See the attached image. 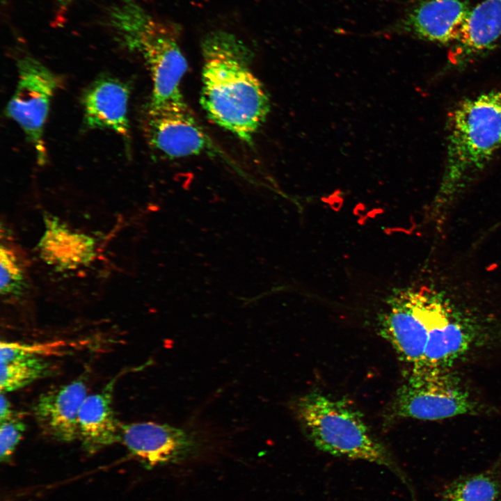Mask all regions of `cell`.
<instances>
[{"mask_svg":"<svg viewBox=\"0 0 501 501\" xmlns=\"http://www.w3.org/2000/svg\"><path fill=\"white\" fill-rule=\"evenodd\" d=\"M200 103L208 118L250 143L270 110L267 93L252 72L245 47L228 33H214L202 46Z\"/></svg>","mask_w":501,"mask_h":501,"instance_id":"cell-1","label":"cell"},{"mask_svg":"<svg viewBox=\"0 0 501 501\" xmlns=\"http://www.w3.org/2000/svg\"><path fill=\"white\" fill-rule=\"evenodd\" d=\"M104 22L117 41L140 54L149 68L152 81L149 104L184 100L180 84L188 64L172 29L136 0L113 3L106 11Z\"/></svg>","mask_w":501,"mask_h":501,"instance_id":"cell-2","label":"cell"},{"mask_svg":"<svg viewBox=\"0 0 501 501\" xmlns=\"http://www.w3.org/2000/svg\"><path fill=\"white\" fill-rule=\"evenodd\" d=\"M295 411L318 450L334 456L385 466L412 491L389 451L373 436L360 411L347 401L315 391L296 401Z\"/></svg>","mask_w":501,"mask_h":501,"instance_id":"cell-3","label":"cell"},{"mask_svg":"<svg viewBox=\"0 0 501 501\" xmlns=\"http://www.w3.org/2000/svg\"><path fill=\"white\" fill-rule=\"evenodd\" d=\"M447 163L438 194L445 202L482 169L501 145V93L461 103L450 122Z\"/></svg>","mask_w":501,"mask_h":501,"instance_id":"cell-4","label":"cell"},{"mask_svg":"<svg viewBox=\"0 0 501 501\" xmlns=\"http://www.w3.org/2000/svg\"><path fill=\"white\" fill-rule=\"evenodd\" d=\"M479 408L450 369L431 367L412 369L393 405L399 417L429 421L474 414Z\"/></svg>","mask_w":501,"mask_h":501,"instance_id":"cell-5","label":"cell"},{"mask_svg":"<svg viewBox=\"0 0 501 501\" xmlns=\"http://www.w3.org/2000/svg\"><path fill=\"white\" fill-rule=\"evenodd\" d=\"M17 66V84L6 106V114L22 128L35 150L38 163L44 165L47 161L44 128L51 98L61 80L30 55L20 57Z\"/></svg>","mask_w":501,"mask_h":501,"instance_id":"cell-6","label":"cell"},{"mask_svg":"<svg viewBox=\"0 0 501 501\" xmlns=\"http://www.w3.org/2000/svg\"><path fill=\"white\" fill-rule=\"evenodd\" d=\"M144 129L149 144L169 159L216 151L184 100L149 104Z\"/></svg>","mask_w":501,"mask_h":501,"instance_id":"cell-7","label":"cell"},{"mask_svg":"<svg viewBox=\"0 0 501 501\" xmlns=\"http://www.w3.org/2000/svg\"><path fill=\"white\" fill-rule=\"evenodd\" d=\"M380 333L411 370L421 366L428 337L424 288L396 290L379 319Z\"/></svg>","mask_w":501,"mask_h":501,"instance_id":"cell-8","label":"cell"},{"mask_svg":"<svg viewBox=\"0 0 501 501\" xmlns=\"http://www.w3.org/2000/svg\"><path fill=\"white\" fill-rule=\"evenodd\" d=\"M426 311L428 337L422 363L418 368L450 369L470 349L474 331L440 292L427 289Z\"/></svg>","mask_w":501,"mask_h":501,"instance_id":"cell-9","label":"cell"},{"mask_svg":"<svg viewBox=\"0 0 501 501\" xmlns=\"http://www.w3.org/2000/svg\"><path fill=\"white\" fill-rule=\"evenodd\" d=\"M120 442L147 468L182 461L198 447L192 433L152 422L121 424Z\"/></svg>","mask_w":501,"mask_h":501,"instance_id":"cell-10","label":"cell"},{"mask_svg":"<svg viewBox=\"0 0 501 501\" xmlns=\"http://www.w3.org/2000/svg\"><path fill=\"white\" fill-rule=\"evenodd\" d=\"M86 397L84 377L41 394L33 406V413L42 432L61 443L77 439L79 412Z\"/></svg>","mask_w":501,"mask_h":501,"instance_id":"cell-11","label":"cell"},{"mask_svg":"<svg viewBox=\"0 0 501 501\" xmlns=\"http://www.w3.org/2000/svg\"><path fill=\"white\" fill-rule=\"evenodd\" d=\"M471 7L470 0H423L405 15L401 28L424 40L454 43Z\"/></svg>","mask_w":501,"mask_h":501,"instance_id":"cell-12","label":"cell"},{"mask_svg":"<svg viewBox=\"0 0 501 501\" xmlns=\"http://www.w3.org/2000/svg\"><path fill=\"white\" fill-rule=\"evenodd\" d=\"M129 88L118 79L101 77L83 96L84 122L88 129H106L129 138Z\"/></svg>","mask_w":501,"mask_h":501,"instance_id":"cell-13","label":"cell"},{"mask_svg":"<svg viewBox=\"0 0 501 501\" xmlns=\"http://www.w3.org/2000/svg\"><path fill=\"white\" fill-rule=\"evenodd\" d=\"M45 231L38 244L41 259L56 271L88 266L95 257V239L44 213Z\"/></svg>","mask_w":501,"mask_h":501,"instance_id":"cell-14","label":"cell"},{"mask_svg":"<svg viewBox=\"0 0 501 501\" xmlns=\"http://www.w3.org/2000/svg\"><path fill=\"white\" fill-rule=\"evenodd\" d=\"M116 377L99 392L87 395L78 415V438L90 454L120 440V424L113 408Z\"/></svg>","mask_w":501,"mask_h":501,"instance_id":"cell-15","label":"cell"},{"mask_svg":"<svg viewBox=\"0 0 501 501\" xmlns=\"http://www.w3.org/2000/svg\"><path fill=\"white\" fill-rule=\"evenodd\" d=\"M501 42V0H483L469 10L455 41L458 56L472 55Z\"/></svg>","mask_w":501,"mask_h":501,"instance_id":"cell-16","label":"cell"},{"mask_svg":"<svg viewBox=\"0 0 501 501\" xmlns=\"http://www.w3.org/2000/svg\"><path fill=\"white\" fill-rule=\"evenodd\" d=\"M500 463L454 479L443 489L441 501H501Z\"/></svg>","mask_w":501,"mask_h":501,"instance_id":"cell-17","label":"cell"},{"mask_svg":"<svg viewBox=\"0 0 501 501\" xmlns=\"http://www.w3.org/2000/svg\"><path fill=\"white\" fill-rule=\"evenodd\" d=\"M54 369L51 363L40 357L1 363V392L6 393L24 388L38 379L50 376Z\"/></svg>","mask_w":501,"mask_h":501,"instance_id":"cell-18","label":"cell"},{"mask_svg":"<svg viewBox=\"0 0 501 501\" xmlns=\"http://www.w3.org/2000/svg\"><path fill=\"white\" fill-rule=\"evenodd\" d=\"M0 292L2 296L18 297L27 287L22 267L14 254L3 244L0 248Z\"/></svg>","mask_w":501,"mask_h":501,"instance_id":"cell-19","label":"cell"},{"mask_svg":"<svg viewBox=\"0 0 501 501\" xmlns=\"http://www.w3.org/2000/svg\"><path fill=\"white\" fill-rule=\"evenodd\" d=\"M0 423V459L2 463H8L23 436L26 425L17 417Z\"/></svg>","mask_w":501,"mask_h":501,"instance_id":"cell-20","label":"cell"},{"mask_svg":"<svg viewBox=\"0 0 501 501\" xmlns=\"http://www.w3.org/2000/svg\"><path fill=\"white\" fill-rule=\"evenodd\" d=\"M0 404V422L17 418V413L13 409L11 404L8 398L1 392Z\"/></svg>","mask_w":501,"mask_h":501,"instance_id":"cell-21","label":"cell"},{"mask_svg":"<svg viewBox=\"0 0 501 501\" xmlns=\"http://www.w3.org/2000/svg\"><path fill=\"white\" fill-rule=\"evenodd\" d=\"M60 6V10L64 11L67 9V6L70 5L74 0H56Z\"/></svg>","mask_w":501,"mask_h":501,"instance_id":"cell-22","label":"cell"}]
</instances>
